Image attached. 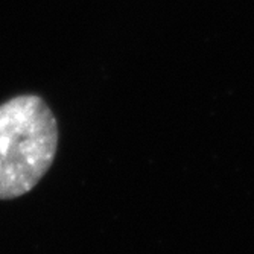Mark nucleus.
<instances>
[{
  "instance_id": "1",
  "label": "nucleus",
  "mask_w": 254,
  "mask_h": 254,
  "mask_svg": "<svg viewBox=\"0 0 254 254\" xmlns=\"http://www.w3.org/2000/svg\"><path fill=\"white\" fill-rule=\"evenodd\" d=\"M58 122L37 95H20L0 105V199L31 192L54 163Z\"/></svg>"
}]
</instances>
